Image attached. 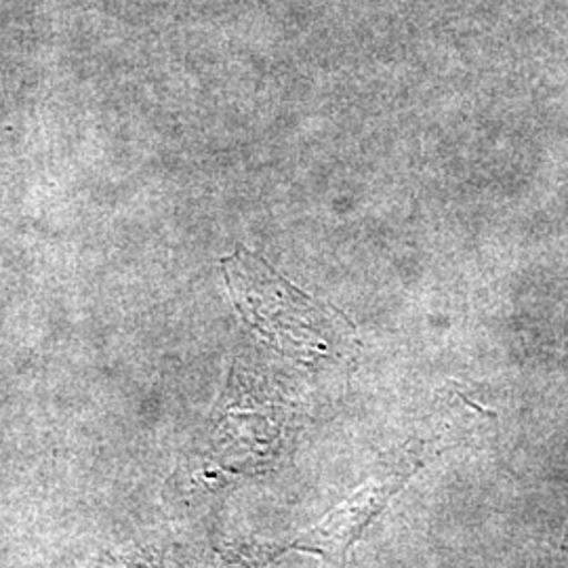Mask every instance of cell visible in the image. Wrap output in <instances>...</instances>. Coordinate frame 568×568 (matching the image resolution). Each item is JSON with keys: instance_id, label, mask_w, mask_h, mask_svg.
I'll list each match as a JSON object with an SVG mask.
<instances>
[{"instance_id": "obj_1", "label": "cell", "mask_w": 568, "mask_h": 568, "mask_svg": "<svg viewBox=\"0 0 568 568\" xmlns=\"http://www.w3.org/2000/svg\"><path fill=\"white\" fill-rule=\"evenodd\" d=\"M406 478V471L389 469L387 474L368 480L365 487L358 488L342 506L333 509L323 523L302 532L293 548L318 554L342 567L361 532L368 527L373 516L386 508L387 501L405 487Z\"/></svg>"}]
</instances>
